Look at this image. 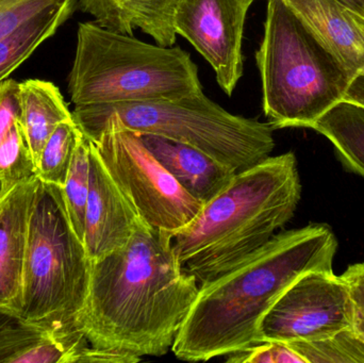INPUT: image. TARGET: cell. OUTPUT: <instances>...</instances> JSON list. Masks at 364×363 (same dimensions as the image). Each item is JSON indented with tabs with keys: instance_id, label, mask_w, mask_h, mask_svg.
<instances>
[{
	"instance_id": "12",
	"label": "cell",
	"mask_w": 364,
	"mask_h": 363,
	"mask_svg": "<svg viewBox=\"0 0 364 363\" xmlns=\"http://www.w3.org/2000/svg\"><path fill=\"white\" fill-rule=\"evenodd\" d=\"M348 80L364 70V15L341 0H284Z\"/></svg>"
},
{
	"instance_id": "2",
	"label": "cell",
	"mask_w": 364,
	"mask_h": 363,
	"mask_svg": "<svg viewBox=\"0 0 364 363\" xmlns=\"http://www.w3.org/2000/svg\"><path fill=\"white\" fill-rule=\"evenodd\" d=\"M338 245L327 224L276 234L235 268L199 285L173 353L184 362H208L259 345L267 311L304 275L333 271Z\"/></svg>"
},
{
	"instance_id": "17",
	"label": "cell",
	"mask_w": 364,
	"mask_h": 363,
	"mask_svg": "<svg viewBox=\"0 0 364 363\" xmlns=\"http://www.w3.org/2000/svg\"><path fill=\"white\" fill-rule=\"evenodd\" d=\"M335 148L342 166L364 178V108L341 102L311 127Z\"/></svg>"
},
{
	"instance_id": "3",
	"label": "cell",
	"mask_w": 364,
	"mask_h": 363,
	"mask_svg": "<svg viewBox=\"0 0 364 363\" xmlns=\"http://www.w3.org/2000/svg\"><path fill=\"white\" fill-rule=\"evenodd\" d=\"M301 195L292 151L240 170L191 223L172 232L177 259L199 285L213 281L271 241L294 217Z\"/></svg>"
},
{
	"instance_id": "5",
	"label": "cell",
	"mask_w": 364,
	"mask_h": 363,
	"mask_svg": "<svg viewBox=\"0 0 364 363\" xmlns=\"http://www.w3.org/2000/svg\"><path fill=\"white\" fill-rule=\"evenodd\" d=\"M75 108L154 99L203 92L198 68L181 47L142 42L95 21L79 23L68 75Z\"/></svg>"
},
{
	"instance_id": "4",
	"label": "cell",
	"mask_w": 364,
	"mask_h": 363,
	"mask_svg": "<svg viewBox=\"0 0 364 363\" xmlns=\"http://www.w3.org/2000/svg\"><path fill=\"white\" fill-rule=\"evenodd\" d=\"M91 266L85 244L68 220L62 188L38 179L30 215L19 317L59 339L72 350L73 356L89 347L79 332L78 319L89 291Z\"/></svg>"
},
{
	"instance_id": "30",
	"label": "cell",
	"mask_w": 364,
	"mask_h": 363,
	"mask_svg": "<svg viewBox=\"0 0 364 363\" xmlns=\"http://www.w3.org/2000/svg\"><path fill=\"white\" fill-rule=\"evenodd\" d=\"M142 358L109 350L85 347L77 352L72 363H136Z\"/></svg>"
},
{
	"instance_id": "22",
	"label": "cell",
	"mask_w": 364,
	"mask_h": 363,
	"mask_svg": "<svg viewBox=\"0 0 364 363\" xmlns=\"http://www.w3.org/2000/svg\"><path fill=\"white\" fill-rule=\"evenodd\" d=\"M177 0H136L134 26L151 36L161 46H174L176 32L173 25Z\"/></svg>"
},
{
	"instance_id": "14",
	"label": "cell",
	"mask_w": 364,
	"mask_h": 363,
	"mask_svg": "<svg viewBox=\"0 0 364 363\" xmlns=\"http://www.w3.org/2000/svg\"><path fill=\"white\" fill-rule=\"evenodd\" d=\"M140 136L156 159L203 205L220 193L237 173L196 147L154 134Z\"/></svg>"
},
{
	"instance_id": "1",
	"label": "cell",
	"mask_w": 364,
	"mask_h": 363,
	"mask_svg": "<svg viewBox=\"0 0 364 363\" xmlns=\"http://www.w3.org/2000/svg\"><path fill=\"white\" fill-rule=\"evenodd\" d=\"M199 291L171 232L139 220L127 244L92 262L78 330L90 347L161 357L172 350Z\"/></svg>"
},
{
	"instance_id": "15",
	"label": "cell",
	"mask_w": 364,
	"mask_h": 363,
	"mask_svg": "<svg viewBox=\"0 0 364 363\" xmlns=\"http://www.w3.org/2000/svg\"><path fill=\"white\" fill-rule=\"evenodd\" d=\"M21 117L34 161L55 128L74 119L60 90L49 81L29 79L19 83Z\"/></svg>"
},
{
	"instance_id": "33",
	"label": "cell",
	"mask_w": 364,
	"mask_h": 363,
	"mask_svg": "<svg viewBox=\"0 0 364 363\" xmlns=\"http://www.w3.org/2000/svg\"><path fill=\"white\" fill-rule=\"evenodd\" d=\"M247 1L252 4V2L256 1V0H247Z\"/></svg>"
},
{
	"instance_id": "29",
	"label": "cell",
	"mask_w": 364,
	"mask_h": 363,
	"mask_svg": "<svg viewBox=\"0 0 364 363\" xmlns=\"http://www.w3.org/2000/svg\"><path fill=\"white\" fill-rule=\"evenodd\" d=\"M19 83L6 79L0 83V142L13 125L21 119Z\"/></svg>"
},
{
	"instance_id": "13",
	"label": "cell",
	"mask_w": 364,
	"mask_h": 363,
	"mask_svg": "<svg viewBox=\"0 0 364 363\" xmlns=\"http://www.w3.org/2000/svg\"><path fill=\"white\" fill-rule=\"evenodd\" d=\"M38 178L0 197V310L21 315L23 264Z\"/></svg>"
},
{
	"instance_id": "8",
	"label": "cell",
	"mask_w": 364,
	"mask_h": 363,
	"mask_svg": "<svg viewBox=\"0 0 364 363\" xmlns=\"http://www.w3.org/2000/svg\"><path fill=\"white\" fill-rule=\"evenodd\" d=\"M111 177L141 219L156 229L175 232L193 221L203 204L156 159L141 136L127 129L117 115L85 132Z\"/></svg>"
},
{
	"instance_id": "27",
	"label": "cell",
	"mask_w": 364,
	"mask_h": 363,
	"mask_svg": "<svg viewBox=\"0 0 364 363\" xmlns=\"http://www.w3.org/2000/svg\"><path fill=\"white\" fill-rule=\"evenodd\" d=\"M73 352L51 335L13 357L10 363H70Z\"/></svg>"
},
{
	"instance_id": "11",
	"label": "cell",
	"mask_w": 364,
	"mask_h": 363,
	"mask_svg": "<svg viewBox=\"0 0 364 363\" xmlns=\"http://www.w3.org/2000/svg\"><path fill=\"white\" fill-rule=\"evenodd\" d=\"M90 161L83 244L90 260L95 262L127 244L140 215L111 177L91 140Z\"/></svg>"
},
{
	"instance_id": "32",
	"label": "cell",
	"mask_w": 364,
	"mask_h": 363,
	"mask_svg": "<svg viewBox=\"0 0 364 363\" xmlns=\"http://www.w3.org/2000/svg\"><path fill=\"white\" fill-rule=\"evenodd\" d=\"M341 1L364 15V0H341Z\"/></svg>"
},
{
	"instance_id": "20",
	"label": "cell",
	"mask_w": 364,
	"mask_h": 363,
	"mask_svg": "<svg viewBox=\"0 0 364 363\" xmlns=\"http://www.w3.org/2000/svg\"><path fill=\"white\" fill-rule=\"evenodd\" d=\"M90 168V140L82 134L77 145L68 178L62 188L70 225L82 242L85 237V209L89 197Z\"/></svg>"
},
{
	"instance_id": "6",
	"label": "cell",
	"mask_w": 364,
	"mask_h": 363,
	"mask_svg": "<svg viewBox=\"0 0 364 363\" xmlns=\"http://www.w3.org/2000/svg\"><path fill=\"white\" fill-rule=\"evenodd\" d=\"M256 53L262 106L274 129L309 128L343 102L350 80L284 0H267Z\"/></svg>"
},
{
	"instance_id": "9",
	"label": "cell",
	"mask_w": 364,
	"mask_h": 363,
	"mask_svg": "<svg viewBox=\"0 0 364 363\" xmlns=\"http://www.w3.org/2000/svg\"><path fill=\"white\" fill-rule=\"evenodd\" d=\"M352 327L348 286L333 271H314L293 283L260 324L262 342L328 338Z\"/></svg>"
},
{
	"instance_id": "24",
	"label": "cell",
	"mask_w": 364,
	"mask_h": 363,
	"mask_svg": "<svg viewBox=\"0 0 364 363\" xmlns=\"http://www.w3.org/2000/svg\"><path fill=\"white\" fill-rule=\"evenodd\" d=\"M136 0H79L81 11L111 31L134 36V10Z\"/></svg>"
},
{
	"instance_id": "26",
	"label": "cell",
	"mask_w": 364,
	"mask_h": 363,
	"mask_svg": "<svg viewBox=\"0 0 364 363\" xmlns=\"http://www.w3.org/2000/svg\"><path fill=\"white\" fill-rule=\"evenodd\" d=\"M231 363H305V360L291 349L288 343H259L228 356Z\"/></svg>"
},
{
	"instance_id": "18",
	"label": "cell",
	"mask_w": 364,
	"mask_h": 363,
	"mask_svg": "<svg viewBox=\"0 0 364 363\" xmlns=\"http://www.w3.org/2000/svg\"><path fill=\"white\" fill-rule=\"evenodd\" d=\"M82 134L74 119L63 121L55 128L45 143L36 163L41 181L63 188Z\"/></svg>"
},
{
	"instance_id": "25",
	"label": "cell",
	"mask_w": 364,
	"mask_h": 363,
	"mask_svg": "<svg viewBox=\"0 0 364 363\" xmlns=\"http://www.w3.org/2000/svg\"><path fill=\"white\" fill-rule=\"evenodd\" d=\"M64 0H0V38L28 19Z\"/></svg>"
},
{
	"instance_id": "31",
	"label": "cell",
	"mask_w": 364,
	"mask_h": 363,
	"mask_svg": "<svg viewBox=\"0 0 364 363\" xmlns=\"http://www.w3.org/2000/svg\"><path fill=\"white\" fill-rule=\"evenodd\" d=\"M343 102H350L364 108V70L350 81Z\"/></svg>"
},
{
	"instance_id": "7",
	"label": "cell",
	"mask_w": 364,
	"mask_h": 363,
	"mask_svg": "<svg viewBox=\"0 0 364 363\" xmlns=\"http://www.w3.org/2000/svg\"><path fill=\"white\" fill-rule=\"evenodd\" d=\"M112 114L132 131L196 147L235 172L259 163L275 148V129L271 124L231 114L203 92L176 99L82 107L73 111L83 134Z\"/></svg>"
},
{
	"instance_id": "10",
	"label": "cell",
	"mask_w": 364,
	"mask_h": 363,
	"mask_svg": "<svg viewBox=\"0 0 364 363\" xmlns=\"http://www.w3.org/2000/svg\"><path fill=\"white\" fill-rule=\"evenodd\" d=\"M247 0H177L173 25L205 58L228 96L243 76L244 25Z\"/></svg>"
},
{
	"instance_id": "19",
	"label": "cell",
	"mask_w": 364,
	"mask_h": 363,
	"mask_svg": "<svg viewBox=\"0 0 364 363\" xmlns=\"http://www.w3.org/2000/svg\"><path fill=\"white\" fill-rule=\"evenodd\" d=\"M36 178L38 168L21 117L0 142V197Z\"/></svg>"
},
{
	"instance_id": "21",
	"label": "cell",
	"mask_w": 364,
	"mask_h": 363,
	"mask_svg": "<svg viewBox=\"0 0 364 363\" xmlns=\"http://www.w3.org/2000/svg\"><path fill=\"white\" fill-rule=\"evenodd\" d=\"M288 345L305 363H364V341L352 327L321 340Z\"/></svg>"
},
{
	"instance_id": "23",
	"label": "cell",
	"mask_w": 364,
	"mask_h": 363,
	"mask_svg": "<svg viewBox=\"0 0 364 363\" xmlns=\"http://www.w3.org/2000/svg\"><path fill=\"white\" fill-rule=\"evenodd\" d=\"M46 334L19 315L0 310V363H10L13 357L36 345Z\"/></svg>"
},
{
	"instance_id": "16",
	"label": "cell",
	"mask_w": 364,
	"mask_h": 363,
	"mask_svg": "<svg viewBox=\"0 0 364 363\" xmlns=\"http://www.w3.org/2000/svg\"><path fill=\"white\" fill-rule=\"evenodd\" d=\"M77 0H64L34 15L0 38V83L53 36L76 10Z\"/></svg>"
},
{
	"instance_id": "28",
	"label": "cell",
	"mask_w": 364,
	"mask_h": 363,
	"mask_svg": "<svg viewBox=\"0 0 364 363\" xmlns=\"http://www.w3.org/2000/svg\"><path fill=\"white\" fill-rule=\"evenodd\" d=\"M352 305V330L364 341V262L348 266L341 275Z\"/></svg>"
}]
</instances>
